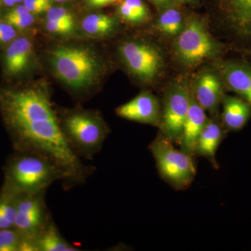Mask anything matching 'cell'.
I'll return each instance as SVG.
<instances>
[{
  "label": "cell",
  "instance_id": "6da1fadb",
  "mask_svg": "<svg viewBox=\"0 0 251 251\" xmlns=\"http://www.w3.org/2000/svg\"><path fill=\"white\" fill-rule=\"evenodd\" d=\"M0 105L17 151L40 153L53 161L64 175L65 191L85 184L95 168L85 165L68 145L46 84L3 91Z\"/></svg>",
  "mask_w": 251,
  "mask_h": 251
},
{
  "label": "cell",
  "instance_id": "7a4b0ae2",
  "mask_svg": "<svg viewBox=\"0 0 251 251\" xmlns=\"http://www.w3.org/2000/svg\"><path fill=\"white\" fill-rule=\"evenodd\" d=\"M49 58L55 76L75 93L94 88L106 72L101 56L87 46H58L50 51Z\"/></svg>",
  "mask_w": 251,
  "mask_h": 251
},
{
  "label": "cell",
  "instance_id": "3957f363",
  "mask_svg": "<svg viewBox=\"0 0 251 251\" xmlns=\"http://www.w3.org/2000/svg\"><path fill=\"white\" fill-rule=\"evenodd\" d=\"M56 111L64 139L71 150L80 159L93 160L110 133L101 115L95 110L80 108Z\"/></svg>",
  "mask_w": 251,
  "mask_h": 251
},
{
  "label": "cell",
  "instance_id": "277c9868",
  "mask_svg": "<svg viewBox=\"0 0 251 251\" xmlns=\"http://www.w3.org/2000/svg\"><path fill=\"white\" fill-rule=\"evenodd\" d=\"M4 191L15 196L46 191L54 182L64 180L60 168L40 153L18 151L6 170Z\"/></svg>",
  "mask_w": 251,
  "mask_h": 251
},
{
  "label": "cell",
  "instance_id": "5b68a950",
  "mask_svg": "<svg viewBox=\"0 0 251 251\" xmlns=\"http://www.w3.org/2000/svg\"><path fill=\"white\" fill-rule=\"evenodd\" d=\"M224 51V44L211 35L205 21L196 14L186 17L184 27L175 38L173 45L175 59L181 67L188 69L219 58Z\"/></svg>",
  "mask_w": 251,
  "mask_h": 251
},
{
  "label": "cell",
  "instance_id": "8992f818",
  "mask_svg": "<svg viewBox=\"0 0 251 251\" xmlns=\"http://www.w3.org/2000/svg\"><path fill=\"white\" fill-rule=\"evenodd\" d=\"M173 142L160 134L150 144L157 168L162 178L176 190H184L196 176L193 156L175 148Z\"/></svg>",
  "mask_w": 251,
  "mask_h": 251
},
{
  "label": "cell",
  "instance_id": "52a82bcc",
  "mask_svg": "<svg viewBox=\"0 0 251 251\" xmlns=\"http://www.w3.org/2000/svg\"><path fill=\"white\" fill-rule=\"evenodd\" d=\"M119 55L130 75L147 85L156 82L164 72V54L150 41L130 39L119 46Z\"/></svg>",
  "mask_w": 251,
  "mask_h": 251
},
{
  "label": "cell",
  "instance_id": "ba28073f",
  "mask_svg": "<svg viewBox=\"0 0 251 251\" xmlns=\"http://www.w3.org/2000/svg\"><path fill=\"white\" fill-rule=\"evenodd\" d=\"M225 36L234 49L251 52V0H211Z\"/></svg>",
  "mask_w": 251,
  "mask_h": 251
},
{
  "label": "cell",
  "instance_id": "9c48e42d",
  "mask_svg": "<svg viewBox=\"0 0 251 251\" xmlns=\"http://www.w3.org/2000/svg\"><path fill=\"white\" fill-rule=\"evenodd\" d=\"M190 100L191 86L186 77L175 79L165 92L159 128L161 134L173 143H179Z\"/></svg>",
  "mask_w": 251,
  "mask_h": 251
},
{
  "label": "cell",
  "instance_id": "30bf717a",
  "mask_svg": "<svg viewBox=\"0 0 251 251\" xmlns=\"http://www.w3.org/2000/svg\"><path fill=\"white\" fill-rule=\"evenodd\" d=\"M46 191L17 196L14 227L36 251V239L52 220L46 202Z\"/></svg>",
  "mask_w": 251,
  "mask_h": 251
},
{
  "label": "cell",
  "instance_id": "8fae6325",
  "mask_svg": "<svg viewBox=\"0 0 251 251\" xmlns=\"http://www.w3.org/2000/svg\"><path fill=\"white\" fill-rule=\"evenodd\" d=\"M195 99L205 111L216 114L224 97V82L218 71L204 70L190 82Z\"/></svg>",
  "mask_w": 251,
  "mask_h": 251
},
{
  "label": "cell",
  "instance_id": "7c38bea8",
  "mask_svg": "<svg viewBox=\"0 0 251 251\" xmlns=\"http://www.w3.org/2000/svg\"><path fill=\"white\" fill-rule=\"evenodd\" d=\"M161 107L156 96L143 92L116 109L119 117L130 121L160 126Z\"/></svg>",
  "mask_w": 251,
  "mask_h": 251
},
{
  "label": "cell",
  "instance_id": "4fadbf2b",
  "mask_svg": "<svg viewBox=\"0 0 251 251\" xmlns=\"http://www.w3.org/2000/svg\"><path fill=\"white\" fill-rule=\"evenodd\" d=\"M216 70L219 73L225 86L237 94L251 105V67L240 61H221Z\"/></svg>",
  "mask_w": 251,
  "mask_h": 251
},
{
  "label": "cell",
  "instance_id": "5bb4252c",
  "mask_svg": "<svg viewBox=\"0 0 251 251\" xmlns=\"http://www.w3.org/2000/svg\"><path fill=\"white\" fill-rule=\"evenodd\" d=\"M207 120L205 110L198 103L191 89L189 108L178 143L180 150L191 156H195L198 138Z\"/></svg>",
  "mask_w": 251,
  "mask_h": 251
},
{
  "label": "cell",
  "instance_id": "9a60e30c",
  "mask_svg": "<svg viewBox=\"0 0 251 251\" xmlns=\"http://www.w3.org/2000/svg\"><path fill=\"white\" fill-rule=\"evenodd\" d=\"M226 131L227 130L225 128L222 122L217 119L208 120L198 138L195 155L204 157L218 169L219 164L216 161V152L226 138Z\"/></svg>",
  "mask_w": 251,
  "mask_h": 251
},
{
  "label": "cell",
  "instance_id": "2e32d148",
  "mask_svg": "<svg viewBox=\"0 0 251 251\" xmlns=\"http://www.w3.org/2000/svg\"><path fill=\"white\" fill-rule=\"evenodd\" d=\"M33 46L25 37L15 39L4 54L5 72L11 76L20 75L27 70L31 64Z\"/></svg>",
  "mask_w": 251,
  "mask_h": 251
},
{
  "label": "cell",
  "instance_id": "e0dca14e",
  "mask_svg": "<svg viewBox=\"0 0 251 251\" xmlns=\"http://www.w3.org/2000/svg\"><path fill=\"white\" fill-rule=\"evenodd\" d=\"M222 124L227 131H239L251 117V105L240 97L224 95L222 99Z\"/></svg>",
  "mask_w": 251,
  "mask_h": 251
},
{
  "label": "cell",
  "instance_id": "ac0fdd59",
  "mask_svg": "<svg viewBox=\"0 0 251 251\" xmlns=\"http://www.w3.org/2000/svg\"><path fill=\"white\" fill-rule=\"evenodd\" d=\"M117 16L104 14L87 15L81 22V29L86 35L97 39L113 35L120 28Z\"/></svg>",
  "mask_w": 251,
  "mask_h": 251
},
{
  "label": "cell",
  "instance_id": "d6986e66",
  "mask_svg": "<svg viewBox=\"0 0 251 251\" xmlns=\"http://www.w3.org/2000/svg\"><path fill=\"white\" fill-rule=\"evenodd\" d=\"M182 5H174L158 11L156 29L163 35L175 38L182 30L186 17L183 13Z\"/></svg>",
  "mask_w": 251,
  "mask_h": 251
},
{
  "label": "cell",
  "instance_id": "ffe728a7",
  "mask_svg": "<svg viewBox=\"0 0 251 251\" xmlns=\"http://www.w3.org/2000/svg\"><path fill=\"white\" fill-rule=\"evenodd\" d=\"M117 18L133 25H140L151 20V14L143 0H120L117 3Z\"/></svg>",
  "mask_w": 251,
  "mask_h": 251
},
{
  "label": "cell",
  "instance_id": "44dd1931",
  "mask_svg": "<svg viewBox=\"0 0 251 251\" xmlns=\"http://www.w3.org/2000/svg\"><path fill=\"white\" fill-rule=\"evenodd\" d=\"M35 247L36 251H80L64 239L53 219L36 239Z\"/></svg>",
  "mask_w": 251,
  "mask_h": 251
},
{
  "label": "cell",
  "instance_id": "7402d4cb",
  "mask_svg": "<svg viewBox=\"0 0 251 251\" xmlns=\"http://www.w3.org/2000/svg\"><path fill=\"white\" fill-rule=\"evenodd\" d=\"M17 196L7 191L0 195V230L14 227Z\"/></svg>",
  "mask_w": 251,
  "mask_h": 251
},
{
  "label": "cell",
  "instance_id": "603a6c76",
  "mask_svg": "<svg viewBox=\"0 0 251 251\" xmlns=\"http://www.w3.org/2000/svg\"><path fill=\"white\" fill-rule=\"evenodd\" d=\"M23 237L15 228L0 230V251H21Z\"/></svg>",
  "mask_w": 251,
  "mask_h": 251
},
{
  "label": "cell",
  "instance_id": "cb8c5ba5",
  "mask_svg": "<svg viewBox=\"0 0 251 251\" xmlns=\"http://www.w3.org/2000/svg\"><path fill=\"white\" fill-rule=\"evenodd\" d=\"M45 26L46 30L49 32L59 36L72 35L76 29L75 25L47 19Z\"/></svg>",
  "mask_w": 251,
  "mask_h": 251
},
{
  "label": "cell",
  "instance_id": "d4e9b609",
  "mask_svg": "<svg viewBox=\"0 0 251 251\" xmlns=\"http://www.w3.org/2000/svg\"><path fill=\"white\" fill-rule=\"evenodd\" d=\"M46 19L75 25V18L69 10L59 6H52L46 12Z\"/></svg>",
  "mask_w": 251,
  "mask_h": 251
},
{
  "label": "cell",
  "instance_id": "484cf974",
  "mask_svg": "<svg viewBox=\"0 0 251 251\" xmlns=\"http://www.w3.org/2000/svg\"><path fill=\"white\" fill-rule=\"evenodd\" d=\"M4 21L9 23L16 29H25L31 27L34 24L35 17H34V15L31 13L19 15V16L6 15L4 16Z\"/></svg>",
  "mask_w": 251,
  "mask_h": 251
},
{
  "label": "cell",
  "instance_id": "4316f807",
  "mask_svg": "<svg viewBox=\"0 0 251 251\" xmlns=\"http://www.w3.org/2000/svg\"><path fill=\"white\" fill-rule=\"evenodd\" d=\"M52 0H23V4L34 15L47 12L52 7Z\"/></svg>",
  "mask_w": 251,
  "mask_h": 251
},
{
  "label": "cell",
  "instance_id": "83f0119b",
  "mask_svg": "<svg viewBox=\"0 0 251 251\" xmlns=\"http://www.w3.org/2000/svg\"><path fill=\"white\" fill-rule=\"evenodd\" d=\"M17 36V31L9 23L0 22V45L12 42Z\"/></svg>",
  "mask_w": 251,
  "mask_h": 251
},
{
  "label": "cell",
  "instance_id": "f1b7e54d",
  "mask_svg": "<svg viewBox=\"0 0 251 251\" xmlns=\"http://www.w3.org/2000/svg\"><path fill=\"white\" fill-rule=\"evenodd\" d=\"M120 0H86V5L91 9H100L108 6L109 5L115 4Z\"/></svg>",
  "mask_w": 251,
  "mask_h": 251
},
{
  "label": "cell",
  "instance_id": "f546056e",
  "mask_svg": "<svg viewBox=\"0 0 251 251\" xmlns=\"http://www.w3.org/2000/svg\"><path fill=\"white\" fill-rule=\"evenodd\" d=\"M151 4L156 8L157 11H161L169 6L179 4L176 0H148ZM181 5V4H179Z\"/></svg>",
  "mask_w": 251,
  "mask_h": 251
},
{
  "label": "cell",
  "instance_id": "4dcf8cb0",
  "mask_svg": "<svg viewBox=\"0 0 251 251\" xmlns=\"http://www.w3.org/2000/svg\"><path fill=\"white\" fill-rule=\"evenodd\" d=\"M176 2L179 3V4L184 6V5H188V6H196L201 4L203 0H176Z\"/></svg>",
  "mask_w": 251,
  "mask_h": 251
},
{
  "label": "cell",
  "instance_id": "1f68e13d",
  "mask_svg": "<svg viewBox=\"0 0 251 251\" xmlns=\"http://www.w3.org/2000/svg\"><path fill=\"white\" fill-rule=\"evenodd\" d=\"M1 1L4 2V4H6L8 6H14L16 5V2L14 0H1Z\"/></svg>",
  "mask_w": 251,
  "mask_h": 251
},
{
  "label": "cell",
  "instance_id": "d6a6232c",
  "mask_svg": "<svg viewBox=\"0 0 251 251\" xmlns=\"http://www.w3.org/2000/svg\"><path fill=\"white\" fill-rule=\"evenodd\" d=\"M53 1H57V2H65V1H69V0H53Z\"/></svg>",
  "mask_w": 251,
  "mask_h": 251
},
{
  "label": "cell",
  "instance_id": "836d02e7",
  "mask_svg": "<svg viewBox=\"0 0 251 251\" xmlns=\"http://www.w3.org/2000/svg\"><path fill=\"white\" fill-rule=\"evenodd\" d=\"M14 1H16V4H18V3L23 2V0H14Z\"/></svg>",
  "mask_w": 251,
  "mask_h": 251
},
{
  "label": "cell",
  "instance_id": "e575fe53",
  "mask_svg": "<svg viewBox=\"0 0 251 251\" xmlns=\"http://www.w3.org/2000/svg\"><path fill=\"white\" fill-rule=\"evenodd\" d=\"M1 0H0V6H1Z\"/></svg>",
  "mask_w": 251,
  "mask_h": 251
}]
</instances>
